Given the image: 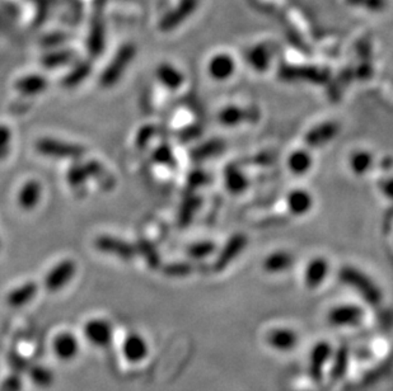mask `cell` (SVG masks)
Instances as JSON below:
<instances>
[{"label": "cell", "mask_w": 393, "mask_h": 391, "mask_svg": "<svg viewBox=\"0 0 393 391\" xmlns=\"http://www.w3.org/2000/svg\"><path fill=\"white\" fill-rule=\"evenodd\" d=\"M36 148L44 157L54 159H79L84 152L79 145L56 139H42L37 142Z\"/></svg>", "instance_id": "obj_1"}, {"label": "cell", "mask_w": 393, "mask_h": 391, "mask_svg": "<svg viewBox=\"0 0 393 391\" xmlns=\"http://www.w3.org/2000/svg\"><path fill=\"white\" fill-rule=\"evenodd\" d=\"M77 272V265L72 259H64L46 275L44 280L45 288L50 293H58L63 290L66 284L74 278Z\"/></svg>", "instance_id": "obj_2"}, {"label": "cell", "mask_w": 393, "mask_h": 391, "mask_svg": "<svg viewBox=\"0 0 393 391\" xmlns=\"http://www.w3.org/2000/svg\"><path fill=\"white\" fill-rule=\"evenodd\" d=\"M237 64L233 56L228 53H216L206 65L207 75L216 81H225L231 79L236 72Z\"/></svg>", "instance_id": "obj_3"}, {"label": "cell", "mask_w": 393, "mask_h": 391, "mask_svg": "<svg viewBox=\"0 0 393 391\" xmlns=\"http://www.w3.org/2000/svg\"><path fill=\"white\" fill-rule=\"evenodd\" d=\"M84 336L92 345L106 347L112 340V325L107 320H90L84 325Z\"/></svg>", "instance_id": "obj_4"}, {"label": "cell", "mask_w": 393, "mask_h": 391, "mask_svg": "<svg viewBox=\"0 0 393 391\" xmlns=\"http://www.w3.org/2000/svg\"><path fill=\"white\" fill-rule=\"evenodd\" d=\"M364 311L357 305L336 306L329 314V321L335 327L357 325L363 319Z\"/></svg>", "instance_id": "obj_5"}, {"label": "cell", "mask_w": 393, "mask_h": 391, "mask_svg": "<svg viewBox=\"0 0 393 391\" xmlns=\"http://www.w3.org/2000/svg\"><path fill=\"white\" fill-rule=\"evenodd\" d=\"M333 355L332 348L327 342H320L313 347L309 355V373L314 381H320L323 373V367Z\"/></svg>", "instance_id": "obj_6"}, {"label": "cell", "mask_w": 393, "mask_h": 391, "mask_svg": "<svg viewBox=\"0 0 393 391\" xmlns=\"http://www.w3.org/2000/svg\"><path fill=\"white\" fill-rule=\"evenodd\" d=\"M134 56V51L131 49H125L121 53L117 55L115 60L108 66L107 69L103 72L101 83L103 87H112L116 83L118 78L123 75V72L126 69L127 64L131 62Z\"/></svg>", "instance_id": "obj_7"}, {"label": "cell", "mask_w": 393, "mask_h": 391, "mask_svg": "<svg viewBox=\"0 0 393 391\" xmlns=\"http://www.w3.org/2000/svg\"><path fill=\"white\" fill-rule=\"evenodd\" d=\"M96 248L107 253V254H114L121 259H130L134 256L135 250L131 245H129L126 241L121 239H116L112 237H99L94 243Z\"/></svg>", "instance_id": "obj_8"}, {"label": "cell", "mask_w": 393, "mask_h": 391, "mask_svg": "<svg viewBox=\"0 0 393 391\" xmlns=\"http://www.w3.org/2000/svg\"><path fill=\"white\" fill-rule=\"evenodd\" d=\"M42 198V186L40 182L31 179L26 182L18 192L19 207L25 211L35 210Z\"/></svg>", "instance_id": "obj_9"}, {"label": "cell", "mask_w": 393, "mask_h": 391, "mask_svg": "<svg viewBox=\"0 0 393 391\" xmlns=\"http://www.w3.org/2000/svg\"><path fill=\"white\" fill-rule=\"evenodd\" d=\"M123 353L125 355L126 360L131 364L142 362L148 355V345L142 336L133 333L127 336L124 340Z\"/></svg>", "instance_id": "obj_10"}, {"label": "cell", "mask_w": 393, "mask_h": 391, "mask_svg": "<svg viewBox=\"0 0 393 391\" xmlns=\"http://www.w3.org/2000/svg\"><path fill=\"white\" fill-rule=\"evenodd\" d=\"M329 271L330 266L325 258H314L305 268V284L309 288H317L327 278Z\"/></svg>", "instance_id": "obj_11"}, {"label": "cell", "mask_w": 393, "mask_h": 391, "mask_svg": "<svg viewBox=\"0 0 393 391\" xmlns=\"http://www.w3.org/2000/svg\"><path fill=\"white\" fill-rule=\"evenodd\" d=\"M55 355L62 361H71L79 352V343L71 333H62L55 338L53 343Z\"/></svg>", "instance_id": "obj_12"}, {"label": "cell", "mask_w": 393, "mask_h": 391, "mask_svg": "<svg viewBox=\"0 0 393 391\" xmlns=\"http://www.w3.org/2000/svg\"><path fill=\"white\" fill-rule=\"evenodd\" d=\"M268 343L277 351L288 352L294 349V347L296 346L298 334L292 329H274L268 333Z\"/></svg>", "instance_id": "obj_13"}, {"label": "cell", "mask_w": 393, "mask_h": 391, "mask_svg": "<svg viewBox=\"0 0 393 391\" xmlns=\"http://www.w3.org/2000/svg\"><path fill=\"white\" fill-rule=\"evenodd\" d=\"M286 204L290 213L295 216H301L312 210L313 197L305 189H294L288 195Z\"/></svg>", "instance_id": "obj_14"}, {"label": "cell", "mask_w": 393, "mask_h": 391, "mask_svg": "<svg viewBox=\"0 0 393 391\" xmlns=\"http://www.w3.org/2000/svg\"><path fill=\"white\" fill-rule=\"evenodd\" d=\"M196 7L197 0H182L179 7L175 9V12H172V14L163 19L162 22L163 29H172L179 26V22L185 21L188 16H191Z\"/></svg>", "instance_id": "obj_15"}, {"label": "cell", "mask_w": 393, "mask_h": 391, "mask_svg": "<svg viewBox=\"0 0 393 391\" xmlns=\"http://www.w3.org/2000/svg\"><path fill=\"white\" fill-rule=\"evenodd\" d=\"M158 80L166 88L176 90L183 84V75L182 72L170 64H162L157 69Z\"/></svg>", "instance_id": "obj_16"}, {"label": "cell", "mask_w": 393, "mask_h": 391, "mask_svg": "<svg viewBox=\"0 0 393 391\" xmlns=\"http://www.w3.org/2000/svg\"><path fill=\"white\" fill-rule=\"evenodd\" d=\"M37 286L34 282H27L22 284L17 288H14L12 293L8 295L7 301L12 308H22L27 305L28 302L32 301L34 297L36 296Z\"/></svg>", "instance_id": "obj_17"}, {"label": "cell", "mask_w": 393, "mask_h": 391, "mask_svg": "<svg viewBox=\"0 0 393 391\" xmlns=\"http://www.w3.org/2000/svg\"><path fill=\"white\" fill-rule=\"evenodd\" d=\"M312 155L305 150H295L288 158V168L296 176L305 174L312 168Z\"/></svg>", "instance_id": "obj_18"}, {"label": "cell", "mask_w": 393, "mask_h": 391, "mask_svg": "<svg viewBox=\"0 0 393 391\" xmlns=\"http://www.w3.org/2000/svg\"><path fill=\"white\" fill-rule=\"evenodd\" d=\"M46 80L40 75H29L19 79L16 83V88L25 96H36L46 89Z\"/></svg>", "instance_id": "obj_19"}, {"label": "cell", "mask_w": 393, "mask_h": 391, "mask_svg": "<svg viewBox=\"0 0 393 391\" xmlns=\"http://www.w3.org/2000/svg\"><path fill=\"white\" fill-rule=\"evenodd\" d=\"M99 164H86V165H74L69 172H68V182L71 186H81L88 178L92 177L99 172Z\"/></svg>", "instance_id": "obj_20"}, {"label": "cell", "mask_w": 393, "mask_h": 391, "mask_svg": "<svg viewBox=\"0 0 393 391\" xmlns=\"http://www.w3.org/2000/svg\"><path fill=\"white\" fill-rule=\"evenodd\" d=\"M293 262V258L286 252H277L266 258L264 262L265 269L270 273H280L286 271Z\"/></svg>", "instance_id": "obj_21"}, {"label": "cell", "mask_w": 393, "mask_h": 391, "mask_svg": "<svg viewBox=\"0 0 393 391\" xmlns=\"http://www.w3.org/2000/svg\"><path fill=\"white\" fill-rule=\"evenodd\" d=\"M348 351L346 347H341L339 351L333 355V364L331 370V376L335 380L341 379L348 370Z\"/></svg>", "instance_id": "obj_22"}, {"label": "cell", "mask_w": 393, "mask_h": 391, "mask_svg": "<svg viewBox=\"0 0 393 391\" xmlns=\"http://www.w3.org/2000/svg\"><path fill=\"white\" fill-rule=\"evenodd\" d=\"M373 157L368 151H357L350 158V168L355 174L366 173L372 167Z\"/></svg>", "instance_id": "obj_23"}, {"label": "cell", "mask_w": 393, "mask_h": 391, "mask_svg": "<svg viewBox=\"0 0 393 391\" xmlns=\"http://www.w3.org/2000/svg\"><path fill=\"white\" fill-rule=\"evenodd\" d=\"M249 60L251 62V66H255L257 70H266L268 69V60H270V53L268 49L262 44L256 46L251 49L249 53Z\"/></svg>", "instance_id": "obj_24"}, {"label": "cell", "mask_w": 393, "mask_h": 391, "mask_svg": "<svg viewBox=\"0 0 393 391\" xmlns=\"http://www.w3.org/2000/svg\"><path fill=\"white\" fill-rule=\"evenodd\" d=\"M28 371H29L31 380L38 386L46 388L54 381V375L47 367H44V366H34V367L28 368Z\"/></svg>", "instance_id": "obj_25"}, {"label": "cell", "mask_w": 393, "mask_h": 391, "mask_svg": "<svg viewBox=\"0 0 393 391\" xmlns=\"http://www.w3.org/2000/svg\"><path fill=\"white\" fill-rule=\"evenodd\" d=\"M12 133L7 126L0 124V159L5 158L10 151Z\"/></svg>", "instance_id": "obj_26"}, {"label": "cell", "mask_w": 393, "mask_h": 391, "mask_svg": "<svg viewBox=\"0 0 393 391\" xmlns=\"http://www.w3.org/2000/svg\"><path fill=\"white\" fill-rule=\"evenodd\" d=\"M21 389H22L21 373H13L3 381L0 391H21Z\"/></svg>", "instance_id": "obj_27"}, {"label": "cell", "mask_w": 393, "mask_h": 391, "mask_svg": "<svg viewBox=\"0 0 393 391\" xmlns=\"http://www.w3.org/2000/svg\"><path fill=\"white\" fill-rule=\"evenodd\" d=\"M8 362H10L13 373H22L27 370V361L23 357L17 355V353H12L10 358H8Z\"/></svg>", "instance_id": "obj_28"}, {"label": "cell", "mask_w": 393, "mask_h": 391, "mask_svg": "<svg viewBox=\"0 0 393 391\" xmlns=\"http://www.w3.org/2000/svg\"><path fill=\"white\" fill-rule=\"evenodd\" d=\"M350 4L357 5V7H363V8L372 9L377 10L381 9L384 5L383 0H348Z\"/></svg>", "instance_id": "obj_29"}, {"label": "cell", "mask_w": 393, "mask_h": 391, "mask_svg": "<svg viewBox=\"0 0 393 391\" xmlns=\"http://www.w3.org/2000/svg\"><path fill=\"white\" fill-rule=\"evenodd\" d=\"M256 1L266 10H277L281 8L286 3V0H256Z\"/></svg>", "instance_id": "obj_30"}]
</instances>
